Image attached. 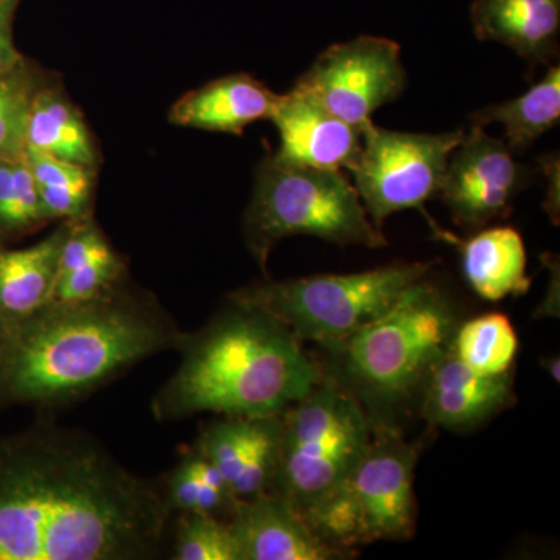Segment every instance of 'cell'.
Returning a JSON list of instances; mask_svg holds the SVG:
<instances>
[{
  "instance_id": "cell-19",
  "label": "cell",
  "mask_w": 560,
  "mask_h": 560,
  "mask_svg": "<svg viewBox=\"0 0 560 560\" xmlns=\"http://www.w3.org/2000/svg\"><path fill=\"white\" fill-rule=\"evenodd\" d=\"M460 264L467 283L482 300L501 301L529 290L525 243L512 228L478 231L460 246Z\"/></svg>"
},
{
  "instance_id": "cell-16",
  "label": "cell",
  "mask_w": 560,
  "mask_h": 560,
  "mask_svg": "<svg viewBox=\"0 0 560 560\" xmlns=\"http://www.w3.org/2000/svg\"><path fill=\"white\" fill-rule=\"evenodd\" d=\"M280 95L248 73H234L187 92L168 113L176 127L242 136L254 121L271 120Z\"/></svg>"
},
{
  "instance_id": "cell-14",
  "label": "cell",
  "mask_w": 560,
  "mask_h": 560,
  "mask_svg": "<svg viewBox=\"0 0 560 560\" xmlns=\"http://www.w3.org/2000/svg\"><path fill=\"white\" fill-rule=\"evenodd\" d=\"M230 525L238 560H335L348 552L316 536L304 517L275 492L235 501Z\"/></svg>"
},
{
  "instance_id": "cell-30",
  "label": "cell",
  "mask_w": 560,
  "mask_h": 560,
  "mask_svg": "<svg viewBox=\"0 0 560 560\" xmlns=\"http://www.w3.org/2000/svg\"><path fill=\"white\" fill-rule=\"evenodd\" d=\"M21 0H2L0 2V73L16 68L25 60L14 46L13 21Z\"/></svg>"
},
{
  "instance_id": "cell-20",
  "label": "cell",
  "mask_w": 560,
  "mask_h": 560,
  "mask_svg": "<svg viewBox=\"0 0 560 560\" xmlns=\"http://www.w3.org/2000/svg\"><path fill=\"white\" fill-rule=\"evenodd\" d=\"M25 149L95 168L97 150L86 121L61 91L43 86L36 92L25 127Z\"/></svg>"
},
{
  "instance_id": "cell-15",
  "label": "cell",
  "mask_w": 560,
  "mask_h": 560,
  "mask_svg": "<svg viewBox=\"0 0 560 560\" xmlns=\"http://www.w3.org/2000/svg\"><path fill=\"white\" fill-rule=\"evenodd\" d=\"M514 400L511 371L482 374L448 352L420 389V415L434 427L469 430Z\"/></svg>"
},
{
  "instance_id": "cell-7",
  "label": "cell",
  "mask_w": 560,
  "mask_h": 560,
  "mask_svg": "<svg viewBox=\"0 0 560 560\" xmlns=\"http://www.w3.org/2000/svg\"><path fill=\"white\" fill-rule=\"evenodd\" d=\"M427 264H394L352 275L264 282L231 294V301L259 308L302 341L327 350L381 318L431 270Z\"/></svg>"
},
{
  "instance_id": "cell-3",
  "label": "cell",
  "mask_w": 560,
  "mask_h": 560,
  "mask_svg": "<svg viewBox=\"0 0 560 560\" xmlns=\"http://www.w3.org/2000/svg\"><path fill=\"white\" fill-rule=\"evenodd\" d=\"M179 345L178 371L153 401L158 419L279 416L324 377L280 320L241 302Z\"/></svg>"
},
{
  "instance_id": "cell-6",
  "label": "cell",
  "mask_w": 560,
  "mask_h": 560,
  "mask_svg": "<svg viewBox=\"0 0 560 560\" xmlns=\"http://www.w3.org/2000/svg\"><path fill=\"white\" fill-rule=\"evenodd\" d=\"M374 425L359 397L324 375L307 396L280 415L271 492L304 514L348 478Z\"/></svg>"
},
{
  "instance_id": "cell-10",
  "label": "cell",
  "mask_w": 560,
  "mask_h": 560,
  "mask_svg": "<svg viewBox=\"0 0 560 560\" xmlns=\"http://www.w3.org/2000/svg\"><path fill=\"white\" fill-rule=\"evenodd\" d=\"M294 88L363 128L375 110L404 94L407 70L396 40L360 36L324 50Z\"/></svg>"
},
{
  "instance_id": "cell-33",
  "label": "cell",
  "mask_w": 560,
  "mask_h": 560,
  "mask_svg": "<svg viewBox=\"0 0 560 560\" xmlns=\"http://www.w3.org/2000/svg\"><path fill=\"white\" fill-rule=\"evenodd\" d=\"M0 2H2V0H0Z\"/></svg>"
},
{
  "instance_id": "cell-5",
  "label": "cell",
  "mask_w": 560,
  "mask_h": 560,
  "mask_svg": "<svg viewBox=\"0 0 560 560\" xmlns=\"http://www.w3.org/2000/svg\"><path fill=\"white\" fill-rule=\"evenodd\" d=\"M245 235L261 267L272 246L293 235H312L340 246L388 245L345 173L283 164L272 154L257 171Z\"/></svg>"
},
{
  "instance_id": "cell-11",
  "label": "cell",
  "mask_w": 560,
  "mask_h": 560,
  "mask_svg": "<svg viewBox=\"0 0 560 560\" xmlns=\"http://www.w3.org/2000/svg\"><path fill=\"white\" fill-rule=\"evenodd\" d=\"M533 172L515 161L506 142L471 125L452 151L438 197L460 230L478 232L510 217Z\"/></svg>"
},
{
  "instance_id": "cell-23",
  "label": "cell",
  "mask_w": 560,
  "mask_h": 560,
  "mask_svg": "<svg viewBox=\"0 0 560 560\" xmlns=\"http://www.w3.org/2000/svg\"><path fill=\"white\" fill-rule=\"evenodd\" d=\"M452 352L482 374H504L517 357V331L503 313H486L459 324Z\"/></svg>"
},
{
  "instance_id": "cell-13",
  "label": "cell",
  "mask_w": 560,
  "mask_h": 560,
  "mask_svg": "<svg viewBox=\"0 0 560 560\" xmlns=\"http://www.w3.org/2000/svg\"><path fill=\"white\" fill-rule=\"evenodd\" d=\"M280 415L228 418L202 431L197 453L226 481L235 500L270 492L278 467Z\"/></svg>"
},
{
  "instance_id": "cell-31",
  "label": "cell",
  "mask_w": 560,
  "mask_h": 560,
  "mask_svg": "<svg viewBox=\"0 0 560 560\" xmlns=\"http://www.w3.org/2000/svg\"><path fill=\"white\" fill-rule=\"evenodd\" d=\"M540 167L548 178V194L545 198L544 209L547 210L552 223L559 224L560 219V184H559V154L550 153L540 158Z\"/></svg>"
},
{
  "instance_id": "cell-8",
  "label": "cell",
  "mask_w": 560,
  "mask_h": 560,
  "mask_svg": "<svg viewBox=\"0 0 560 560\" xmlns=\"http://www.w3.org/2000/svg\"><path fill=\"white\" fill-rule=\"evenodd\" d=\"M416 463L418 451L375 422L348 478L302 517L320 540L348 555L372 541L410 539L416 529Z\"/></svg>"
},
{
  "instance_id": "cell-24",
  "label": "cell",
  "mask_w": 560,
  "mask_h": 560,
  "mask_svg": "<svg viewBox=\"0 0 560 560\" xmlns=\"http://www.w3.org/2000/svg\"><path fill=\"white\" fill-rule=\"evenodd\" d=\"M167 500L172 510L197 514L231 515L235 500L219 470L194 453L183 460L167 481Z\"/></svg>"
},
{
  "instance_id": "cell-21",
  "label": "cell",
  "mask_w": 560,
  "mask_h": 560,
  "mask_svg": "<svg viewBox=\"0 0 560 560\" xmlns=\"http://www.w3.org/2000/svg\"><path fill=\"white\" fill-rule=\"evenodd\" d=\"M471 125L485 128L501 124L512 153L528 150L540 136L560 121V68L550 65L539 83L514 101L486 106L469 117Z\"/></svg>"
},
{
  "instance_id": "cell-17",
  "label": "cell",
  "mask_w": 560,
  "mask_h": 560,
  "mask_svg": "<svg viewBox=\"0 0 560 560\" xmlns=\"http://www.w3.org/2000/svg\"><path fill=\"white\" fill-rule=\"evenodd\" d=\"M475 35L510 47L530 68L559 58L560 0H475Z\"/></svg>"
},
{
  "instance_id": "cell-1",
  "label": "cell",
  "mask_w": 560,
  "mask_h": 560,
  "mask_svg": "<svg viewBox=\"0 0 560 560\" xmlns=\"http://www.w3.org/2000/svg\"><path fill=\"white\" fill-rule=\"evenodd\" d=\"M171 511L79 433L39 431L0 452V560L150 559Z\"/></svg>"
},
{
  "instance_id": "cell-32",
  "label": "cell",
  "mask_w": 560,
  "mask_h": 560,
  "mask_svg": "<svg viewBox=\"0 0 560 560\" xmlns=\"http://www.w3.org/2000/svg\"><path fill=\"white\" fill-rule=\"evenodd\" d=\"M541 366L545 368V370L548 371V374H550V377L556 383H559L560 374H559V357H548V359L541 360Z\"/></svg>"
},
{
  "instance_id": "cell-27",
  "label": "cell",
  "mask_w": 560,
  "mask_h": 560,
  "mask_svg": "<svg viewBox=\"0 0 560 560\" xmlns=\"http://www.w3.org/2000/svg\"><path fill=\"white\" fill-rule=\"evenodd\" d=\"M178 560H238L237 545L230 522L217 515L183 512L176 530Z\"/></svg>"
},
{
  "instance_id": "cell-9",
  "label": "cell",
  "mask_w": 560,
  "mask_h": 560,
  "mask_svg": "<svg viewBox=\"0 0 560 560\" xmlns=\"http://www.w3.org/2000/svg\"><path fill=\"white\" fill-rule=\"evenodd\" d=\"M464 130L427 135L390 131L374 121L363 127V147L353 167L355 189L375 228L405 209L423 210L440 194L452 151Z\"/></svg>"
},
{
  "instance_id": "cell-4",
  "label": "cell",
  "mask_w": 560,
  "mask_h": 560,
  "mask_svg": "<svg viewBox=\"0 0 560 560\" xmlns=\"http://www.w3.org/2000/svg\"><path fill=\"white\" fill-rule=\"evenodd\" d=\"M459 324L455 305L427 275L385 315L329 350L340 363L338 382L375 408L410 399L451 352Z\"/></svg>"
},
{
  "instance_id": "cell-12",
  "label": "cell",
  "mask_w": 560,
  "mask_h": 560,
  "mask_svg": "<svg viewBox=\"0 0 560 560\" xmlns=\"http://www.w3.org/2000/svg\"><path fill=\"white\" fill-rule=\"evenodd\" d=\"M271 120L280 147L272 154L283 164L319 171H350L363 147V128L350 125L293 88L280 95Z\"/></svg>"
},
{
  "instance_id": "cell-29",
  "label": "cell",
  "mask_w": 560,
  "mask_h": 560,
  "mask_svg": "<svg viewBox=\"0 0 560 560\" xmlns=\"http://www.w3.org/2000/svg\"><path fill=\"white\" fill-rule=\"evenodd\" d=\"M108 242L90 219L73 220L61 249L60 275L114 256Z\"/></svg>"
},
{
  "instance_id": "cell-2",
  "label": "cell",
  "mask_w": 560,
  "mask_h": 560,
  "mask_svg": "<svg viewBox=\"0 0 560 560\" xmlns=\"http://www.w3.org/2000/svg\"><path fill=\"white\" fill-rule=\"evenodd\" d=\"M180 340L151 305L114 289L88 301L51 300L25 318L0 323V393L60 404Z\"/></svg>"
},
{
  "instance_id": "cell-18",
  "label": "cell",
  "mask_w": 560,
  "mask_h": 560,
  "mask_svg": "<svg viewBox=\"0 0 560 560\" xmlns=\"http://www.w3.org/2000/svg\"><path fill=\"white\" fill-rule=\"evenodd\" d=\"M72 220L31 248L0 249V323L32 315L54 298Z\"/></svg>"
},
{
  "instance_id": "cell-26",
  "label": "cell",
  "mask_w": 560,
  "mask_h": 560,
  "mask_svg": "<svg viewBox=\"0 0 560 560\" xmlns=\"http://www.w3.org/2000/svg\"><path fill=\"white\" fill-rule=\"evenodd\" d=\"M44 221L31 168L24 160H0V234L31 230Z\"/></svg>"
},
{
  "instance_id": "cell-25",
  "label": "cell",
  "mask_w": 560,
  "mask_h": 560,
  "mask_svg": "<svg viewBox=\"0 0 560 560\" xmlns=\"http://www.w3.org/2000/svg\"><path fill=\"white\" fill-rule=\"evenodd\" d=\"M43 79L27 60L0 73V160L25 156V127Z\"/></svg>"
},
{
  "instance_id": "cell-28",
  "label": "cell",
  "mask_w": 560,
  "mask_h": 560,
  "mask_svg": "<svg viewBox=\"0 0 560 560\" xmlns=\"http://www.w3.org/2000/svg\"><path fill=\"white\" fill-rule=\"evenodd\" d=\"M124 272L117 254L105 260L92 261L75 270L58 276L51 300L61 302H81L101 296L116 287Z\"/></svg>"
},
{
  "instance_id": "cell-22",
  "label": "cell",
  "mask_w": 560,
  "mask_h": 560,
  "mask_svg": "<svg viewBox=\"0 0 560 560\" xmlns=\"http://www.w3.org/2000/svg\"><path fill=\"white\" fill-rule=\"evenodd\" d=\"M24 161L38 187L40 205L47 220L86 219L94 186V168L58 160L31 149H25Z\"/></svg>"
}]
</instances>
